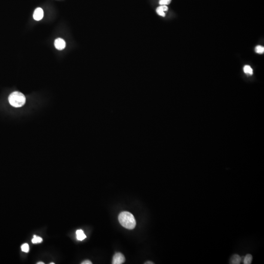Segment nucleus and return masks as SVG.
Instances as JSON below:
<instances>
[{
    "instance_id": "nucleus-11",
    "label": "nucleus",
    "mask_w": 264,
    "mask_h": 264,
    "mask_svg": "<svg viewBox=\"0 0 264 264\" xmlns=\"http://www.w3.org/2000/svg\"><path fill=\"white\" fill-rule=\"evenodd\" d=\"M42 241H43V239H42V238L38 237V236H36V235H34L33 238L32 240V242L33 244L40 243H41L42 242Z\"/></svg>"
},
{
    "instance_id": "nucleus-8",
    "label": "nucleus",
    "mask_w": 264,
    "mask_h": 264,
    "mask_svg": "<svg viewBox=\"0 0 264 264\" xmlns=\"http://www.w3.org/2000/svg\"><path fill=\"white\" fill-rule=\"evenodd\" d=\"M252 256L250 254H248L246 255V256L241 257L242 261H243L244 264H250L251 263L252 261Z\"/></svg>"
},
{
    "instance_id": "nucleus-2",
    "label": "nucleus",
    "mask_w": 264,
    "mask_h": 264,
    "mask_svg": "<svg viewBox=\"0 0 264 264\" xmlns=\"http://www.w3.org/2000/svg\"><path fill=\"white\" fill-rule=\"evenodd\" d=\"M8 101L11 106L14 107H21L25 103L26 99L22 93L14 92L11 93L8 97Z\"/></svg>"
},
{
    "instance_id": "nucleus-4",
    "label": "nucleus",
    "mask_w": 264,
    "mask_h": 264,
    "mask_svg": "<svg viewBox=\"0 0 264 264\" xmlns=\"http://www.w3.org/2000/svg\"><path fill=\"white\" fill-rule=\"evenodd\" d=\"M54 46L58 50H63L66 47V42L63 39L59 38L55 40Z\"/></svg>"
},
{
    "instance_id": "nucleus-9",
    "label": "nucleus",
    "mask_w": 264,
    "mask_h": 264,
    "mask_svg": "<svg viewBox=\"0 0 264 264\" xmlns=\"http://www.w3.org/2000/svg\"><path fill=\"white\" fill-rule=\"evenodd\" d=\"M76 237L78 240L82 241L86 238V236L82 230H78L76 231Z\"/></svg>"
},
{
    "instance_id": "nucleus-5",
    "label": "nucleus",
    "mask_w": 264,
    "mask_h": 264,
    "mask_svg": "<svg viewBox=\"0 0 264 264\" xmlns=\"http://www.w3.org/2000/svg\"><path fill=\"white\" fill-rule=\"evenodd\" d=\"M44 12L41 8H37L35 9L33 14V18L36 21H40L43 18Z\"/></svg>"
},
{
    "instance_id": "nucleus-6",
    "label": "nucleus",
    "mask_w": 264,
    "mask_h": 264,
    "mask_svg": "<svg viewBox=\"0 0 264 264\" xmlns=\"http://www.w3.org/2000/svg\"><path fill=\"white\" fill-rule=\"evenodd\" d=\"M168 8L166 6H161L157 8L156 11L158 15L161 16L165 17V14L164 12L168 11Z\"/></svg>"
},
{
    "instance_id": "nucleus-13",
    "label": "nucleus",
    "mask_w": 264,
    "mask_h": 264,
    "mask_svg": "<svg viewBox=\"0 0 264 264\" xmlns=\"http://www.w3.org/2000/svg\"><path fill=\"white\" fill-rule=\"evenodd\" d=\"M171 0H160L159 4L161 6H166L170 4Z\"/></svg>"
},
{
    "instance_id": "nucleus-3",
    "label": "nucleus",
    "mask_w": 264,
    "mask_h": 264,
    "mask_svg": "<svg viewBox=\"0 0 264 264\" xmlns=\"http://www.w3.org/2000/svg\"><path fill=\"white\" fill-rule=\"evenodd\" d=\"M125 261V259L124 255L120 252L116 253L113 257V264H123Z\"/></svg>"
},
{
    "instance_id": "nucleus-10",
    "label": "nucleus",
    "mask_w": 264,
    "mask_h": 264,
    "mask_svg": "<svg viewBox=\"0 0 264 264\" xmlns=\"http://www.w3.org/2000/svg\"><path fill=\"white\" fill-rule=\"evenodd\" d=\"M244 71L245 73L248 75H252L253 74V70L251 66L249 65H246L244 68Z\"/></svg>"
},
{
    "instance_id": "nucleus-14",
    "label": "nucleus",
    "mask_w": 264,
    "mask_h": 264,
    "mask_svg": "<svg viewBox=\"0 0 264 264\" xmlns=\"http://www.w3.org/2000/svg\"><path fill=\"white\" fill-rule=\"evenodd\" d=\"M21 249L23 251L27 253L29 251V246L27 244H24L21 246Z\"/></svg>"
},
{
    "instance_id": "nucleus-7",
    "label": "nucleus",
    "mask_w": 264,
    "mask_h": 264,
    "mask_svg": "<svg viewBox=\"0 0 264 264\" xmlns=\"http://www.w3.org/2000/svg\"><path fill=\"white\" fill-rule=\"evenodd\" d=\"M242 261V259L239 255L234 254L231 257L230 259V263L232 264H240Z\"/></svg>"
},
{
    "instance_id": "nucleus-1",
    "label": "nucleus",
    "mask_w": 264,
    "mask_h": 264,
    "mask_svg": "<svg viewBox=\"0 0 264 264\" xmlns=\"http://www.w3.org/2000/svg\"><path fill=\"white\" fill-rule=\"evenodd\" d=\"M118 220L122 227L128 230H133L136 225V221L132 214L127 211L120 213Z\"/></svg>"
},
{
    "instance_id": "nucleus-18",
    "label": "nucleus",
    "mask_w": 264,
    "mask_h": 264,
    "mask_svg": "<svg viewBox=\"0 0 264 264\" xmlns=\"http://www.w3.org/2000/svg\"><path fill=\"white\" fill-rule=\"evenodd\" d=\"M50 264H54V263H51Z\"/></svg>"
},
{
    "instance_id": "nucleus-16",
    "label": "nucleus",
    "mask_w": 264,
    "mask_h": 264,
    "mask_svg": "<svg viewBox=\"0 0 264 264\" xmlns=\"http://www.w3.org/2000/svg\"><path fill=\"white\" fill-rule=\"evenodd\" d=\"M145 264H154L153 263L151 262H148L145 263Z\"/></svg>"
},
{
    "instance_id": "nucleus-17",
    "label": "nucleus",
    "mask_w": 264,
    "mask_h": 264,
    "mask_svg": "<svg viewBox=\"0 0 264 264\" xmlns=\"http://www.w3.org/2000/svg\"><path fill=\"white\" fill-rule=\"evenodd\" d=\"M37 264H44V263L42 262H39L37 263Z\"/></svg>"
},
{
    "instance_id": "nucleus-15",
    "label": "nucleus",
    "mask_w": 264,
    "mask_h": 264,
    "mask_svg": "<svg viewBox=\"0 0 264 264\" xmlns=\"http://www.w3.org/2000/svg\"><path fill=\"white\" fill-rule=\"evenodd\" d=\"M92 263L89 260H86L82 263V264H92Z\"/></svg>"
},
{
    "instance_id": "nucleus-12",
    "label": "nucleus",
    "mask_w": 264,
    "mask_h": 264,
    "mask_svg": "<svg viewBox=\"0 0 264 264\" xmlns=\"http://www.w3.org/2000/svg\"><path fill=\"white\" fill-rule=\"evenodd\" d=\"M255 51L256 52L258 53V54H263L264 52V48L263 46L258 45L257 46H256Z\"/></svg>"
}]
</instances>
